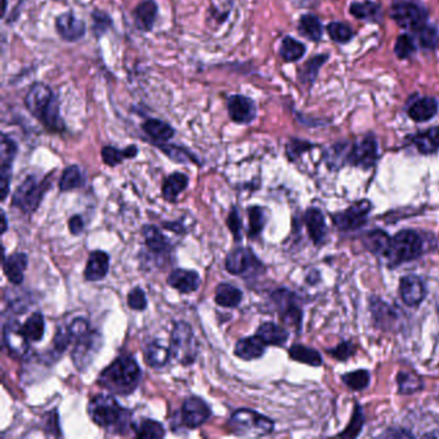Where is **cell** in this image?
<instances>
[{"instance_id":"obj_1","label":"cell","mask_w":439,"mask_h":439,"mask_svg":"<svg viewBox=\"0 0 439 439\" xmlns=\"http://www.w3.org/2000/svg\"><path fill=\"white\" fill-rule=\"evenodd\" d=\"M25 106L49 132H65L66 126L60 112L58 99L47 84H34L25 97Z\"/></svg>"},{"instance_id":"obj_2","label":"cell","mask_w":439,"mask_h":439,"mask_svg":"<svg viewBox=\"0 0 439 439\" xmlns=\"http://www.w3.org/2000/svg\"><path fill=\"white\" fill-rule=\"evenodd\" d=\"M140 365L132 356H120L99 375L98 383L118 396L132 394L140 382Z\"/></svg>"},{"instance_id":"obj_3","label":"cell","mask_w":439,"mask_h":439,"mask_svg":"<svg viewBox=\"0 0 439 439\" xmlns=\"http://www.w3.org/2000/svg\"><path fill=\"white\" fill-rule=\"evenodd\" d=\"M88 413L96 426L116 434H124L134 424L132 412L121 407L112 396L99 394L91 398L88 404Z\"/></svg>"},{"instance_id":"obj_4","label":"cell","mask_w":439,"mask_h":439,"mask_svg":"<svg viewBox=\"0 0 439 439\" xmlns=\"http://www.w3.org/2000/svg\"><path fill=\"white\" fill-rule=\"evenodd\" d=\"M423 251V240L415 230H401L394 238H391L388 250L384 257L388 259V263L394 267L411 262L418 258Z\"/></svg>"},{"instance_id":"obj_5","label":"cell","mask_w":439,"mask_h":439,"mask_svg":"<svg viewBox=\"0 0 439 439\" xmlns=\"http://www.w3.org/2000/svg\"><path fill=\"white\" fill-rule=\"evenodd\" d=\"M230 432L238 435L248 437H262L273 432L274 423L269 418L252 411L249 409H241L233 412L228 421Z\"/></svg>"},{"instance_id":"obj_6","label":"cell","mask_w":439,"mask_h":439,"mask_svg":"<svg viewBox=\"0 0 439 439\" xmlns=\"http://www.w3.org/2000/svg\"><path fill=\"white\" fill-rule=\"evenodd\" d=\"M170 352L175 361L183 366H189L195 362L199 345L194 330L187 322L181 321L175 323L170 339Z\"/></svg>"},{"instance_id":"obj_7","label":"cell","mask_w":439,"mask_h":439,"mask_svg":"<svg viewBox=\"0 0 439 439\" xmlns=\"http://www.w3.org/2000/svg\"><path fill=\"white\" fill-rule=\"evenodd\" d=\"M47 189H48V182H39L35 177L30 175L21 186L16 189L12 197V204L17 209L21 210L22 213L31 214L40 205L43 196Z\"/></svg>"},{"instance_id":"obj_8","label":"cell","mask_w":439,"mask_h":439,"mask_svg":"<svg viewBox=\"0 0 439 439\" xmlns=\"http://www.w3.org/2000/svg\"><path fill=\"white\" fill-rule=\"evenodd\" d=\"M391 16L401 28L416 31L426 26L428 18L426 9L412 0H396L391 9Z\"/></svg>"},{"instance_id":"obj_9","label":"cell","mask_w":439,"mask_h":439,"mask_svg":"<svg viewBox=\"0 0 439 439\" xmlns=\"http://www.w3.org/2000/svg\"><path fill=\"white\" fill-rule=\"evenodd\" d=\"M226 269L236 276L250 277L263 272L265 267L250 249L238 248L226 259Z\"/></svg>"},{"instance_id":"obj_10","label":"cell","mask_w":439,"mask_h":439,"mask_svg":"<svg viewBox=\"0 0 439 439\" xmlns=\"http://www.w3.org/2000/svg\"><path fill=\"white\" fill-rule=\"evenodd\" d=\"M104 339L98 331H88L77 340V345L72 350V362L79 371H85L91 366L98 352L102 348Z\"/></svg>"},{"instance_id":"obj_11","label":"cell","mask_w":439,"mask_h":439,"mask_svg":"<svg viewBox=\"0 0 439 439\" xmlns=\"http://www.w3.org/2000/svg\"><path fill=\"white\" fill-rule=\"evenodd\" d=\"M371 204L367 200L356 202L352 206H349L348 209L342 213H338L333 216V221L336 226V228L340 230H358L363 227L367 222V216L371 211Z\"/></svg>"},{"instance_id":"obj_12","label":"cell","mask_w":439,"mask_h":439,"mask_svg":"<svg viewBox=\"0 0 439 439\" xmlns=\"http://www.w3.org/2000/svg\"><path fill=\"white\" fill-rule=\"evenodd\" d=\"M272 299L279 309L281 320L294 328H300L301 325V309L298 304V298L295 294L279 289L272 294Z\"/></svg>"},{"instance_id":"obj_13","label":"cell","mask_w":439,"mask_h":439,"mask_svg":"<svg viewBox=\"0 0 439 439\" xmlns=\"http://www.w3.org/2000/svg\"><path fill=\"white\" fill-rule=\"evenodd\" d=\"M18 152V146L7 134L1 135V167H0V192H1V201L7 199L12 178V165L14 157Z\"/></svg>"},{"instance_id":"obj_14","label":"cell","mask_w":439,"mask_h":439,"mask_svg":"<svg viewBox=\"0 0 439 439\" xmlns=\"http://www.w3.org/2000/svg\"><path fill=\"white\" fill-rule=\"evenodd\" d=\"M211 416L208 404L199 397H189L183 402L181 420L183 426L189 429H196L204 426Z\"/></svg>"},{"instance_id":"obj_15","label":"cell","mask_w":439,"mask_h":439,"mask_svg":"<svg viewBox=\"0 0 439 439\" xmlns=\"http://www.w3.org/2000/svg\"><path fill=\"white\" fill-rule=\"evenodd\" d=\"M227 109L232 121L248 126L257 118V106L255 102L249 97L241 94H235L228 98Z\"/></svg>"},{"instance_id":"obj_16","label":"cell","mask_w":439,"mask_h":439,"mask_svg":"<svg viewBox=\"0 0 439 439\" xmlns=\"http://www.w3.org/2000/svg\"><path fill=\"white\" fill-rule=\"evenodd\" d=\"M56 31L65 42L75 43L83 39L87 33L85 22L72 12L60 14L56 18Z\"/></svg>"},{"instance_id":"obj_17","label":"cell","mask_w":439,"mask_h":439,"mask_svg":"<svg viewBox=\"0 0 439 439\" xmlns=\"http://www.w3.org/2000/svg\"><path fill=\"white\" fill-rule=\"evenodd\" d=\"M3 340L9 353L16 357L26 356L28 353V336L23 333L22 326L17 321H8L3 328Z\"/></svg>"},{"instance_id":"obj_18","label":"cell","mask_w":439,"mask_h":439,"mask_svg":"<svg viewBox=\"0 0 439 439\" xmlns=\"http://www.w3.org/2000/svg\"><path fill=\"white\" fill-rule=\"evenodd\" d=\"M377 160V140L372 137H367L358 142L349 152L348 161L355 167L369 169L374 167Z\"/></svg>"},{"instance_id":"obj_19","label":"cell","mask_w":439,"mask_h":439,"mask_svg":"<svg viewBox=\"0 0 439 439\" xmlns=\"http://www.w3.org/2000/svg\"><path fill=\"white\" fill-rule=\"evenodd\" d=\"M426 285H424L423 279L418 276L410 274V276H406L401 279L399 294H401V298L404 300V304H407L409 307L418 306L426 298Z\"/></svg>"},{"instance_id":"obj_20","label":"cell","mask_w":439,"mask_h":439,"mask_svg":"<svg viewBox=\"0 0 439 439\" xmlns=\"http://www.w3.org/2000/svg\"><path fill=\"white\" fill-rule=\"evenodd\" d=\"M157 12H159V7H157V3L155 0L140 1V4L133 11V18H134L135 28L140 31L150 33L154 28Z\"/></svg>"},{"instance_id":"obj_21","label":"cell","mask_w":439,"mask_h":439,"mask_svg":"<svg viewBox=\"0 0 439 439\" xmlns=\"http://www.w3.org/2000/svg\"><path fill=\"white\" fill-rule=\"evenodd\" d=\"M167 284L182 294L195 293L200 287L201 279L199 273L189 269H175L169 274Z\"/></svg>"},{"instance_id":"obj_22","label":"cell","mask_w":439,"mask_h":439,"mask_svg":"<svg viewBox=\"0 0 439 439\" xmlns=\"http://www.w3.org/2000/svg\"><path fill=\"white\" fill-rule=\"evenodd\" d=\"M109 268H110V257L105 251H91L84 271V277L91 282L101 281L107 276Z\"/></svg>"},{"instance_id":"obj_23","label":"cell","mask_w":439,"mask_h":439,"mask_svg":"<svg viewBox=\"0 0 439 439\" xmlns=\"http://www.w3.org/2000/svg\"><path fill=\"white\" fill-rule=\"evenodd\" d=\"M28 258L25 252H16L13 255L4 258L3 269L7 279L13 285H21L25 279V271L28 268Z\"/></svg>"},{"instance_id":"obj_24","label":"cell","mask_w":439,"mask_h":439,"mask_svg":"<svg viewBox=\"0 0 439 439\" xmlns=\"http://www.w3.org/2000/svg\"><path fill=\"white\" fill-rule=\"evenodd\" d=\"M143 236L148 250L154 252L155 255L165 257L172 251L170 241L167 240V236H164V233L157 227L146 226L143 228Z\"/></svg>"},{"instance_id":"obj_25","label":"cell","mask_w":439,"mask_h":439,"mask_svg":"<svg viewBox=\"0 0 439 439\" xmlns=\"http://www.w3.org/2000/svg\"><path fill=\"white\" fill-rule=\"evenodd\" d=\"M265 344L257 335L238 340L235 348V355L245 361H252L260 358L265 355Z\"/></svg>"},{"instance_id":"obj_26","label":"cell","mask_w":439,"mask_h":439,"mask_svg":"<svg viewBox=\"0 0 439 439\" xmlns=\"http://www.w3.org/2000/svg\"><path fill=\"white\" fill-rule=\"evenodd\" d=\"M170 357H172L170 345L167 347V343L162 340L150 343L145 349V360H146L147 365L154 369L164 367L169 362Z\"/></svg>"},{"instance_id":"obj_27","label":"cell","mask_w":439,"mask_h":439,"mask_svg":"<svg viewBox=\"0 0 439 439\" xmlns=\"http://www.w3.org/2000/svg\"><path fill=\"white\" fill-rule=\"evenodd\" d=\"M255 335L262 339L265 345H274V347H282L289 339V333L285 328L273 322L263 323Z\"/></svg>"},{"instance_id":"obj_28","label":"cell","mask_w":439,"mask_h":439,"mask_svg":"<svg viewBox=\"0 0 439 439\" xmlns=\"http://www.w3.org/2000/svg\"><path fill=\"white\" fill-rule=\"evenodd\" d=\"M143 132L156 143H164L174 137L175 130L165 121L159 119H148L142 124Z\"/></svg>"},{"instance_id":"obj_29","label":"cell","mask_w":439,"mask_h":439,"mask_svg":"<svg viewBox=\"0 0 439 439\" xmlns=\"http://www.w3.org/2000/svg\"><path fill=\"white\" fill-rule=\"evenodd\" d=\"M306 226H307L309 238H312L314 244H321L326 236V224L323 216L318 209H308L304 216Z\"/></svg>"},{"instance_id":"obj_30","label":"cell","mask_w":439,"mask_h":439,"mask_svg":"<svg viewBox=\"0 0 439 439\" xmlns=\"http://www.w3.org/2000/svg\"><path fill=\"white\" fill-rule=\"evenodd\" d=\"M438 111V104L434 98H420L409 109V115L418 123H424L433 119Z\"/></svg>"},{"instance_id":"obj_31","label":"cell","mask_w":439,"mask_h":439,"mask_svg":"<svg viewBox=\"0 0 439 439\" xmlns=\"http://www.w3.org/2000/svg\"><path fill=\"white\" fill-rule=\"evenodd\" d=\"M189 186V177L183 173H173L162 183V196L169 202H175Z\"/></svg>"},{"instance_id":"obj_32","label":"cell","mask_w":439,"mask_h":439,"mask_svg":"<svg viewBox=\"0 0 439 439\" xmlns=\"http://www.w3.org/2000/svg\"><path fill=\"white\" fill-rule=\"evenodd\" d=\"M243 300L241 290L230 284H219L216 286V301L218 306L224 308H236Z\"/></svg>"},{"instance_id":"obj_33","label":"cell","mask_w":439,"mask_h":439,"mask_svg":"<svg viewBox=\"0 0 439 439\" xmlns=\"http://www.w3.org/2000/svg\"><path fill=\"white\" fill-rule=\"evenodd\" d=\"M138 154V148L134 145L126 147V150H119L115 147L106 146L102 148V159L106 165L116 167L126 159H133Z\"/></svg>"},{"instance_id":"obj_34","label":"cell","mask_w":439,"mask_h":439,"mask_svg":"<svg viewBox=\"0 0 439 439\" xmlns=\"http://www.w3.org/2000/svg\"><path fill=\"white\" fill-rule=\"evenodd\" d=\"M415 146L421 154L430 155L439 150V128H432L424 133H420L413 138Z\"/></svg>"},{"instance_id":"obj_35","label":"cell","mask_w":439,"mask_h":439,"mask_svg":"<svg viewBox=\"0 0 439 439\" xmlns=\"http://www.w3.org/2000/svg\"><path fill=\"white\" fill-rule=\"evenodd\" d=\"M133 430L135 433L137 438H162L165 437V429L161 426L160 423L151 420V418H143L140 423L133 424Z\"/></svg>"},{"instance_id":"obj_36","label":"cell","mask_w":439,"mask_h":439,"mask_svg":"<svg viewBox=\"0 0 439 439\" xmlns=\"http://www.w3.org/2000/svg\"><path fill=\"white\" fill-rule=\"evenodd\" d=\"M22 330L25 335L28 336L30 342H40L45 333V321L44 316L39 312L28 317L26 322L22 325Z\"/></svg>"},{"instance_id":"obj_37","label":"cell","mask_w":439,"mask_h":439,"mask_svg":"<svg viewBox=\"0 0 439 439\" xmlns=\"http://www.w3.org/2000/svg\"><path fill=\"white\" fill-rule=\"evenodd\" d=\"M304 53H306V47L301 43L295 40L294 38L287 36L281 43L279 55L286 62H296L304 56Z\"/></svg>"},{"instance_id":"obj_38","label":"cell","mask_w":439,"mask_h":439,"mask_svg":"<svg viewBox=\"0 0 439 439\" xmlns=\"http://www.w3.org/2000/svg\"><path fill=\"white\" fill-rule=\"evenodd\" d=\"M389 243L391 238L382 230H369L365 238L366 248L379 255H384L387 252Z\"/></svg>"},{"instance_id":"obj_39","label":"cell","mask_w":439,"mask_h":439,"mask_svg":"<svg viewBox=\"0 0 439 439\" xmlns=\"http://www.w3.org/2000/svg\"><path fill=\"white\" fill-rule=\"evenodd\" d=\"M289 355L293 358L294 361H298V362L306 363V365H311V366L322 365V358H321V355L317 350L308 348L304 345H300V344L293 345L289 350Z\"/></svg>"},{"instance_id":"obj_40","label":"cell","mask_w":439,"mask_h":439,"mask_svg":"<svg viewBox=\"0 0 439 439\" xmlns=\"http://www.w3.org/2000/svg\"><path fill=\"white\" fill-rule=\"evenodd\" d=\"M83 173L80 167L77 165H71L63 170L61 181H60V189L62 192H67L71 189H80L83 186Z\"/></svg>"},{"instance_id":"obj_41","label":"cell","mask_w":439,"mask_h":439,"mask_svg":"<svg viewBox=\"0 0 439 439\" xmlns=\"http://www.w3.org/2000/svg\"><path fill=\"white\" fill-rule=\"evenodd\" d=\"M299 30L303 35L307 36L308 39L313 42H318L322 36L320 20L312 14H306L300 18Z\"/></svg>"},{"instance_id":"obj_42","label":"cell","mask_w":439,"mask_h":439,"mask_svg":"<svg viewBox=\"0 0 439 439\" xmlns=\"http://www.w3.org/2000/svg\"><path fill=\"white\" fill-rule=\"evenodd\" d=\"M398 391L401 394H412L423 388L421 379L413 372H399L397 377Z\"/></svg>"},{"instance_id":"obj_43","label":"cell","mask_w":439,"mask_h":439,"mask_svg":"<svg viewBox=\"0 0 439 439\" xmlns=\"http://www.w3.org/2000/svg\"><path fill=\"white\" fill-rule=\"evenodd\" d=\"M249 214V236L257 238L265 228L267 222L265 210L260 206H251L248 210Z\"/></svg>"},{"instance_id":"obj_44","label":"cell","mask_w":439,"mask_h":439,"mask_svg":"<svg viewBox=\"0 0 439 439\" xmlns=\"http://www.w3.org/2000/svg\"><path fill=\"white\" fill-rule=\"evenodd\" d=\"M343 382L352 391H363L365 388L369 387V371H366V369H357V371H353V372L345 374L343 377Z\"/></svg>"},{"instance_id":"obj_45","label":"cell","mask_w":439,"mask_h":439,"mask_svg":"<svg viewBox=\"0 0 439 439\" xmlns=\"http://www.w3.org/2000/svg\"><path fill=\"white\" fill-rule=\"evenodd\" d=\"M350 13L360 20H374L380 13V7L372 1L355 3L350 6Z\"/></svg>"},{"instance_id":"obj_46","label":"cell","mask_w":439,"mask_h":439,"mask_svg":"<svg viewBox=\"0 0 439 439\" xmlns=\"http://www.w3.org/2000/svg\"><path fill=\"white\" fill-rule=\"evenodd\" d=\"M157 147L160 148L164 154L167 155V157H170L175 162H197L195 156L189 154L187 150L181 148V147L174 146V145H162L157 143Z\"/></svg>"},{"instance_id":"obj_47","label":"cell","mask_w":439,"mask_h":439,"mask_svg":"<svg viewBox=\"0 0 439 439\" xmlns=\"http://www.w3.org/2000/svg\"><path fill=\"white\" fill-rule=\"evenodd\" d=\"M328 35L338 43H347L353 38V30L342 22H331L328 26Z\"/></svg>"},{"instance_id":"obj_48","label":"cell","mask_w":439,"mask_h":439,"mask_svg":"<svg viewBox=\"0 0 439 439\" xmlns=\"http://www.w3.org/2000/svg\"><path fill=\"white\" fill-rule=\"evenodd\" d=\"M91 20H93L91 28L97 38H101L112 28L111 17L102 11H94L91 13Z\"/></svg>"},{"instance_id":"obj_49","label":"cell","mask_w":439,"mask_h":439,"mask_svg":"<svg viewBox=\"0 0 439 439\" xmlns=\"http://www.w3.org/2000/svg\"><path fill=\"white\" fill-rule=\"evenodd\" d=\"M363 423H365V418H363V413L361 411V407L357 406L355 413H353V418L350 420L349 426H347V429L344 432L340 433L339 435L340 437H345V438H355L357 437L361 430H362Z\"/></svg>"},{"instance_id":"obj_50","label":"cell","mask_w":439,"mask_h":439,"mask_svg":"<svg viewBox=\"0 0 439 439\" xmlns=\"http://www.w3.org/2000/svg\"><path fill=\"white\" fill-rule=\"evenodd\" d=\"M71 342L74 340H72L69 328H58L55 340H53V347H55L53 353H56L58 356L63 355V352L70 345Z\"/></svg>"},{"instance_id":"obj_51","label":"cell","mask_w":439,"mask_h":439,"mask_svg":"<svg viewBox=\"0 0 439 439\" xmlns=\"http://www.w3.org/2000/svg\"><path fill=\"white\" fill-rule=\"evenodd\" d=\"M128 306L134 311H143L147 307L146 293L140 287H134L128 295Z\"/></svg>"},{"instance_id":"obj_52","label":"cell","mask_w":439,"mask_h":439,"mask_svg":"<svg viewBox=\"0 0 439 439\" xmlns=\"http://www.w3.org/2000/svg\"><path fill=\"white\" fill-rule=\"evenodd\" d=\"M394 50H396V55H397L399 58H407V57L411 56L412 53H413V50H415L413 40H412L411 38L409 35L399 36L397 39V42H396Z\"/></svg>"},{"instance_id":"obj_53","label":"cell","mask_w":439,"mask_h":439,"mask_svg":"<svg viewBox=\"0 0 439 439\" xmlns=\"http://www.w3.org/2000/svg\"><path fill=\"white\" fill-rule=\"evenodd\" d=\"M325 60H326V57L320 56L316 57L312 61H309L300 74L301 82H313L314 77L317 75V71Z\"/></svg>"},{"instance_id":"obj_54","label":"cell","mask_w":439,"mask_h":439,"mask_svg":"<svg viewBox=\"0 0 439 439\" xmlns=\"http://www.w3.org/2000/svg\"><path fill=\"white\" fill-rule=\"evenodd\" d=\"M227 226H228L230 232L233 233L235 240L236 241H241V238H243V233H241L243 224H241V218H240L238 210L236 208L230 210V216L227 218Z\"/></svg>"},{"instance_id":"obj_55","label":"cell","mask_w":439,"mask_h":439,"mask_svg":"<svg viewBox=\"0 0 439 439\" xmlns=\"http://www.w3.org/2000/svg\"><path fill=\"white\" fill-rule=\"evenodd\" d=\"M67 328H69L71 336H72V340L77 342L82 336L89 331V323H88V321L84 320L82 317H77L71 322L70 326Z\"/></svg>"},{"instance_id":"obj_56","label":"cell","mask_w":439,"mask_h":439,"mask_svg":"<svg viewBox=\"0 0 439 439\" xmlns=\"http://www.w3.org/2000/svg\"><path fill=\"white\" fill-rule=\"evenodd\" d=\"M418 40L424 48H433L437 42V31L426 25L418 30Z\"/></svg>"},{"instance_id":"obj_57","label":"cell","mask_w":439,"mask_h":439,"mask_svg":"<svg viewBox=\"0 0 439 439\" xmlns=\"http://www.w3.org/2000/svg\"><path fill=\"white\" fill-rule=\"evenodd\" d=\"M355 352L353 345L350 343H342L339 347H336L335 350H333L331 353L334 355L338 360H347L349 356H352Z\"/></svg>"},{"instance_id":"obj_58","label":"cell","mask_w":439,"mask_h":439,"mask_svg":"<svg viewBox=\"0 0 439 439\" xmlns=\"http://www.w3.org/2000/svg\"><path fill=\"white\" fill-rule=\"evenodd\" d=\"M308 147H311V145L304 143V142H300V140H294L289 146H287V155L290 156V159H295L298 157L303 151H306Z\"/></svg>"},{"instance_id":"obj_59","label":"cell","mask_w":439,"mask_h":439,"mask_svg":"<svg viewBox=\"0 0 439 439\" xmlns=\"http://www.w3.org/2000/svg\"><path fill=\"white\" fill-rule=\"evenodd\" d=\"M69 228L72 235H80L84 230V221L83 218L80 216H74L69 221Z\"/></svg>"},{"instance_id":"obj_60","label":"cell","mask_w":439,"mask_h":439,"mask_svg":"<svg viewBox=\"0 0 439 439\" xmlns=\"http://www.w3.org/2000/svg\"><path fill=\"white\" fill-rule=\"evenodd\" d=\"M1 221H3V230H1V232L4 233V232L7 230L8 227L7 216H6V213H4V211H1Z\"/></svg>"}]
</instances>
